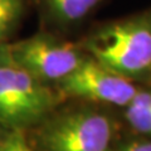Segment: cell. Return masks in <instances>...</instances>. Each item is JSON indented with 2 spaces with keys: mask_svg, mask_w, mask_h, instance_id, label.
I'll list each match as a JSON object with an SVG mask.
<instances>
[{
  "mask_svg": "<svg viewBox=\"0 0 151 151\" xmlns=\"http://www.w3.org/2000/svg\"><path fill=\"white\" fill-rule=\"evenodd\" d=\"M101 0H43L52 17L60 23H74L87 17Z\"/></svg>",
  "mask_w": 151,
  "mask_h": 151,
  "instance_id": "52a82bcc",
  "label": "cell"
},
{
  "mask_svg": "<svg viewBox=\"0 0 151 151\" xmlns=\"http://www.w3.org/2000/svg\"><path fill=\"white\" fill-rule=\"evenodd\" d=\"M55 102L54 96L10 59L0 65V122L23 130L44 119Z\"/></svg>",
  "mask_w": 151,
  "mask_h": 151,
  "instance_id": "3957f363",
  "label": "cell"
},
{
  "mask_svg": "<svg viewBox=\"0 0 151 151\" xmlns=\"http://www.w3.org/2000/svg\"><path fill=\"white\" fill-rule=\"evenodd\" d=\"M0 151H34L22 130H13L0 141Z\"/></svg>",
  "mask_w": 151,
  "mask_h": 151,
  "instance_id": "9c48e42d",
  "label": "cell"
},
{
  "mask_svg": "<svg viewBox=\"0 0 151 151\" xmlns=\"http://www.w3.org/2000/svg\"><path fill=\"white\" fill-rule=\"evenodd\" d=\"M115 134V122L110 116L79 108L45 122L38 140L43 151H112Z\"/></svg>",
  "mask_w": 151,
  "mask_h": 151,
  "instance_id": "7a4b0ae2",
  "label": "cell"
},
{
  "mask_svg": "<svg viewBox=\"0 0 151 151\" xmlns=\"http://www.w3.org/2000/svg\"><path fill=\"white\" fill-rule=\"evenodd\" d=\"M112 151H151V140H132Z\"/></svg>",
  "mask_w": 151,
  "mask_h": 151,
  "instance_id": "30bf717a",
  "label": "cell"
},
{
  "mask_svg": "<svg viewBox=\"0 0 151 151\" xmlns=\"http://www.w3.org/2000/svg\"><path fill=\"white\" fill-rule=\"evenodd\" d=\"M89 57L131 82L151 78V9L108 23L83 43Z\"/></svg>",
  "mask_w": 151,
  "mask_h": 151,
  "instance_id": "6da1fadb",
  "label": "cell"
},
{
  "mask_svg": "<svg viewBox=\"0 0 151 151\" xmlns=\"http://www.w3.org/2000/svg\"><path fill=\"white\" fill-rule=\"evenodd\" d=\"M8 60H9V55H8L6 45H0V65L6 63Z\"/></svg>",
  "mask_w": 151,
  "mask_h": 151,
  "instance_id": "8fae6325",
  "label": "cell"
},
{
  "mask_svg": "<svg viewBox=\"0 0 151 151\" xmlns=\"http://www.w3.org/2000/svg\"><path fill=\"white\" fill-rule=\"evenodd\" d=\"M23 10V0H0V42L15 25Z\"/></svg>",
  "mask_w": 151,
  "mask_h": 151,
  "instance_id": "ba28073f",
  "label": "cell"
},
{
  "mask_svg": "<svg viewBox=\"0 0 151 151\" xmlns=\"http://www.w3.org/2000/svg\"><path fill=\"white\" fill-rule=\"evenodd\" d=\"M58 88L68 97L122 107L137 92L134 82L112 72L89 55L69 76L58 82Z\"/></svg>",
  "mask_w": 151,
  "mask_h": 151,
  "instance_id": "5b68a950",
  "label": "cell"
},
{
  "mask_svg": "<svg viewBox=\"0 0 151 151\" xmlns=\"http://www.w3.org/2000/svg\"><path fill=\"white\" fill-rule=\"evenodd\" d=\"M125 117L129 125L151 139V88L139 89L125 106Z\"/></svg>",
  "mask_w": 151,
  "mask_h": 151,
  "instance_id": "8992f818",
  "label": "cell"
},
{
  "mask_svg": "<svg viewBox=\"0 0 151 151\" xmlns=\"http://www.w3.org/2000/svg\"><path fill=\"white\" fill-rule=\"evenodd\" d=\"M6 50L14 64L42 83H58L87 57L77 45L40 34L6 45Z\"/></svg>",
  "mask_w": 151,
  "mask_h": 151,
  "instance_id": "277c9868",
  "label": "cell"
}]
</instances>
